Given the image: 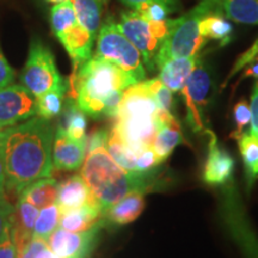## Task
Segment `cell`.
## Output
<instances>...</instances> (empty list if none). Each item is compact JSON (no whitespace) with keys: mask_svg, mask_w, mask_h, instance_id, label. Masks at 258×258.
I'll return each mask as SVG.
<instances>
[{"mask_svg":"<svg viewBox=\"0 0 258 258\" xmlns=\"http://www.w3.org/2000/svg\"><path fill=\"white\" fill-rule=\"evenodd\" d=\"M89 202H96L85 180L80 175L71 176L59 184L56 203L61 213L80 208ZM97 203V202H96ZM98 205V203H97Z\"/></svg>","mask_w":258,"mask_h":258,"instance_id":"obj_16","label":"cell"},{"mask_svg":"<svg viewBox=\"0 0 258 258\" xmlns=\"http://www.w3.org/2000/svg\"><path fill=\"white\" fill-rule=\"evenodd\" d=\"M150 172H129L112 159L106 147H99L86 153L80 176L88 184L92 198L102 208H110L133 191L144 192L150 183Z\"/></svg>","mask_w":258,"mask_h":258,"instance_id":"obj_3","label":"cell"},{"mask_svg":"<svg viewBox=\"0 0 258 258\" xmlns=\"http://www.w3.org/2000/svg\"><path fill=\"white\" fill-rule=\"evenodd\" d=\"M237 140L244 161L247 184L251 188L258 179V139L245 132Z\"/></svg>","mask_w":258,"mask_h":258,"instance_id":"obj_25","label":"cell"},{"mask_svg":"<svg viewBox=\"0 0 258 258\" xmlns=\"http://www.w3.org/2000/svg\"><path fill=\"white\" fill-rule=\"evenodd\" d=\"M54 137L50 120L40 116L0 131L5 189L19 195L31 183L51 176Z\"/></svg>","mask_w":258,"mask_h":258,"instance_id":"obj_1","label":"cell"},{"mask_svg":"<svg viewBox=\"0 0 258 258\" xmlns=\"http://www.w3.org/2000/svg\"><path fill=\"white\" fill-rule=\"evenodd\" d=\"M48 247L46 239L38 237H32L31 240L25 245L24 249L17 254V258H37L42 251Z\"/></svg>","mask_w":258,"mask_h":258,"instance_id":"obj_34","label":"cell"},{"mask_svg":"<svg viewBox=\"0 0 258 258\" xmlns=\"http://www.w3.org/2000/svg\"><path fill=\"white\" fill-rule=\"evenodd\" d=\"M121 2L123 3V4L128 5L129 8H132L133 10L140 8L141 5L148 4V3H153V2H160V3H164V4H167L175 10V11L176 9L178 8V0H121Z\"/></svg>","mask_w":258,"mask_h":258,"instance_id":"obj_40","label":"cell"},{"mask_svg":"<svg viewBox=\"0 0 258 258\" xmlns=\"http://www.w3.org/2000/svg\"><path fill=\"white\" fill-rule=\"evenodd\" d=\"M21 82L36 98L53 90H69V84L57 70L54 54L37 38L30 43Z\"/></svg>","mask_w":258,"mask_h":258,"instance_id":"obj_7","label":"cell"},{"mask_svg":"<svg viewBox=\"0 0 258 258\" xmlns=\"http://www.w3.org/2000/svg\"><path fill=\"white\" fill-rule=\"evenodd\" d=\"M14 212V206L6 199L5 191L0 192V238L3 237L6 228L11 222V215Z\"/></svg>","mask_w":258,"mask_h":258,"instance_id":"obj_35","label":"cell"},{"mask_svg":"<svg viewBox=\"0 0 258 258\" xmlns=\"http://www.w3.org/2000/svg\"><path fill=\"white\" fill-rule=\"evenodd\" d=\"M135 10L144 18L151 22H165L169 19V15L175 12V10L171 8V6L160 2L148 3V4L141 5L140 8Z\"/></svg>","mask_w":258,"mask_h":258,"instance_id":"obj_31","label":"cell"},{"mask_svg":"<svg viewBox=\"0 0 258 258\" xmlns=\"http://www.w3.org/2000/svg\"><path fill=\"white\" fill-rule=\"evenodd\" d=\"M5 191V169L4 161H3L2 151H0V192Z\"/></svg>","mask_w":258,"mask_h":258,"instance_id":"obj_42","label":"cell"},{"mask_svg":"<svg viewBox=\"0 0 258 258\" xmlns=\"http://www.w3.org/2000/svg\"><path fill=\"white\" fill-rule=\"evenodd\" d=\"M137 84L127 73L109 61L92 56L71 79L73 98L93 118H115L125 89Z\"/></svg>","mask_w":258,"mask_h":258,"instance_id":"obj_2","label":"cell"},{"mask_svg":"<svg viewBox=\"0 0 258 258\" xmlns=\"http://www.w3.org/2000/svg\"><path fill=\"white\" fill-rule=\"evenodd\" d=\"M117 24L124 36L140 51L145 67L152 72L156 69L158 51L170 31L171 19L165 22H151L144 18L137 10L132 9L121 15Z\"/></svg>","mask_w":258,"mask_h":258,"instance_id":"obj_6","label":"cell"},{"mask_svg":"<svg viewBox=\"0 0 258 258\" xmlns=\"http://www.w3.org/2000/svg\"><path fill=\"white\" fill-rule=\"evenodd\" d=\"M95 36L90 34L79 23L69 29L57 37L64 47L71 59L73 61L74 69H79L83 63L92 57V48Z\"/></svg>","mask_w":258,"mask_h":258,"instance_id":"obj_14","label":"cell"},{"mask_svg":"<svg viewBox=\"0 0 258 258\" xmlns=\"http://www.w3.org/2000/svg\"><path fill=\"white\" fill-rule=\"evenodd\" d=\"M0 258H17L16 246L11 235V222L0 238Z\"/></svg>","mask_w":258,"mask_h":258,"instance_id":"obj_36","label":"cell"},{"mask_svg":"<svg viewBox=\"0 0 258 258\" xmlns=\"http://www.w3.org/2000/svg\"><path fill=\"white\" fill-rule=\"evenodd\" d=\"M50 23L54 35L59 37L69 29L78 24L76 11H74L72 0L59 3L53 6L50 12Z\"/></svg>","mask_w":258,"mask_h":258,"instance_id":"obj_27","label":"cell"},{"mask_svg":"<svg viewBox=\"0 0 258 258\" xmlns=\"http://www.w3.org/2000/svg\"><path fill=\"white\" fill-rule=\"evenodd\" d=\"M212 12L243 24L258 25V0H206Z\"/></svg>","mask_w":258,"mask_h":258,"instance_id":"obj_18","label":"cell"},{"mask_svg":"<svg viewBox=\"0 0 258 258\" xmlns=\"http://www.w3.org/2000/svg\"><path fill=\"white\" fill-rule=\"evenodd\" d=\"M209 89L211 77L199 61L198 66L182 90L186 106V121L194 132H202L205 129L203 111L208 102Z\"/></svg>","mask_w":258,"mask_h":258,"instance_id":"obj_10","label":"cell"},{"mask_svg":"<svg viewBox=\"0 0 258 258\" xmlns=\"http://www.w3.org/2000/svg\"><path fill=\"white\" fill-rule=\"evenodd\" d=\"M211 12L208 3L200 0L198 5L182 17L171 19L169 34L156 56L157 69L166 60L173 57L198 56V53L207 41L200 31V22Z\"/></svg>","mask_w":258,"mask_h":258,"instance_id":"obj_4","label":"cell"},{"mask_svg":"<svg viewBox=\"0 0 258 258\" xmlns=\"http://www.w3.org/2000/svg\"><path fill=\"white\" fill-rule=\"evenodd\" d=\"M209 137L208 157L203 169V182L209 185H221L227 183L232 177L234 160L224 148L219 146L215 134L206 131Z\"/></svg>","mask_w":258,"mask_h":258,"instance_id":"obj_12","label":"cell"},{"mask_svg":"<svg viewBox=\"0 0 258 258\" xmlns=\"http://www.w3.org/2000/svg\"><path fill=\"white\" fill-rule=\"evenodd\" d=\"M40 209L19 198L11 215V235L17 254L34 237V227Z\"/></svg>","mask_w":258,"mask_h":258,"instance_id":"obj_13","label":"cell"},{"mask_svg":"<svg viewBox=\"0 0 258 258\" xmlns=\"http://www.w3.org/2000/svg\"><path fill=\"white\" fill-rule=\"evenodd\" d=\"M247 66L249 67L244 71L240 80L245 79V78H249V77H252V78L258 79V56L250 64H247Z\"/></svg>","mask_w":258,"mask_h":258,"instance_id":"obj_41","label":"cell"},{"mask_svg":"<svg viewBox=\"0 0 258 258\" xmlns=\"http://www.w3.org/2000/svg\"><path fill=\"white\" fill-rule=\"evenodd\" d=\"M251 134L254 138L258 139V79L252 91V96H251Z\"/></svg>","mask_w":258,"mask_h":258,"instance_id":"obj_39","label":"cell"},{"mask_svg":"<svg viewBox=\"0 0 258 258\" xmlns=\"http://www.w3.org/2000/svg\"><path fill=\"white\" fill-rule=\"evenodd\" d=\"M102 219V208L96 202H89L80 208L61 213L60 227L70 232H84L93 227Z\"/></svg>","mask_w":258,"mask_h":258,"instance_id":"obj_19","label":"cell"},{"mask_svg":"<svg viewBox=\"0 0 258 258\" xmlns=\"http://www.w3.org/2000/svg\"><path fill=\"white\" fill-rule=\"evenodd\" d=\"M199 63V56L173 57L166 60L160 66L159 78L172 92H180Z\"/></svg>","mask_w":258,"mask_h":258,"instance_id":"obj_15","label":"cell"},{"mask_svg":"<svg viewBox=\"0 0 258 258\" xmlns=\"http://www.w3.org/2000/svg\"><path fill=\"white\" fill-rule=\"evenodd\" d=\"M60 219L61 211L56 202L40 209L36 222H35L34 237L43 238L47 240L49 235L60 226Z\"/></svg>","mask_w":258,"mask_h":258,"instance_id":"obj_28","label":"cell"},{"mask_svg":"<svg viewBox=\"0 0 258 258\" xmlns=\"http://www.w3.org/2000/svg\"><path fill=\"white\" fill-rule=\"evenodd\" d=\"M86 152V137L73 139L62 128H56L53 144V165L57 170L79 169L85 160Z\"/></svg>","mask_w":258,"mask_h":258,"instance_id":"obj_11","label":"cell"},{"mask_svg":"<svg viewBox=\"0 0 258 258\" xmlns=\"http://www.w3.org/2000/svg\"><path fill=\"white\" fill-rule=\"evenodd\" d=\"M105 0H72L78 23L97 37L102 23V11Z\"/></svg>","mask_w":258,"mask_h":258,"instance_id":"obj_23","label":"cell"},{"mask_svg":"<svg viewBox=\"0 0 258 258\" xmlns=\"http://www.w3.org/2000/svg\"><path fill=\"white\" fill-rule=\"evenodd\" d=\"M86 125H88L86 114L79 108L76 99L67 102L62 110L61 122L57 127L62 128L71 138L83 139L86 137Z\"/></svg>","mask_w":258,"mask_h":258,"instance_id":"obj_24","label":"cell"},{"mask_svg":"<svg viewBox=\"0 0 258 258\" xmlns=\"http://www.w3.org/2000/svg\"><path fill=\"white\" fill-rule=\"evenodd\" d=\"M95 56L116 64L135 83L144 82L146 78V67L140 51L124 36L118 24L111 18L101 25L97 35Z\"/></svg>","mask_w":258,"mask_h":258,"instance_id":"obj_5","label":"cell"},{"mask_svg":"<svg viewBox=\"0 0 258 258\" xmlns=\"http://www.w3.org/2000/svg\"><path fill=\"white\" fill-rule=\"evenodd\" d=\"M257 56H258V38H257V41L252 44V46H251L249 49L245 51V53L241 54V55L238 57V60L235 61L233 69H232L230 74H228L227 78H226V80H225L224 88L227 85V83L230 82L231 78H233V77L238 72H239V71H241L244 67H246L247 64H250L251 62H252V61L256 59Z\"/></svg>","mask_w":258,"mask_h":258,"instance_id":"obj_33","label":"cell"},{"mask_svg":"<svg viewBox=\"0 0 258 258\" xmlns=\"http://www.w3.org/2000/svg\"><path fill=\"white\" fill-rule=\"evenodd\" d=\"M37 258H59V257H57L56 254L49 249V246H48L46 250H43L40 254H38Z\"/></svg>","mask_w":258,"mask_h":258,"instance_id":"obj_43","label":"cell"},{"mask_svg":"<svg viewBox=\"0 0 258 258\" xmlns=\"http://www.w3.org/2000/svg\"><path fill=\"white\" fill-rule=\"evenodd\" d=\"M67 89L53 90L37 98V116L51 120L62 112L63 95Z\"/></svg>","mask_w":258,"mask_h":258,"instance_id":"obj_29","label":"cell"},{"mask_svg":"<svg viewBox=\"0 0 258 258\" xmlns=\"http://www.w3.org/2000/svg\"><path fill=\"white\" fill-rule=\"evenodd\" d=\"M235 131L231 134V138L238 139L245 133L244 129L251 122V108L246 101H239L234 105L233 110Z\"/></svg>","mask_w":258,"mask_h":258,"instance_id":"obj_32","label":"cell"},{"mask_svg":"<svg viewBox=\"0 0 258 258\" xmlns=\"http://www.w3.org/2000/svg\"><path fill=\"white\" fill-rule=\"evenodd\" d=\"M106 148H108V152L110 153L112 159L121 167H123L124 170L129 171V172H138L137 160L139 154L134 152L114 131L109 133V140Z\"/></svg>","mask_w":258,"mask_h":258,"instance_id":"obj_26","label":"cell"},{"mask_svg":"<svg viewBox=\"0 0 258 258\" xmlns=\"http://www.w3.org/2000/svg\"><path fill=\"white\" fill-rule=\"evenodd\" d=\"M103 226L102 219L84 232H70L59 226L47 239L48 246L59 258H91Z\"/></svg>","mask_w":258,"mask_h":258,"instance_id":"obj_8","label":"cell"},{"mask_svg":"<svg viewBox=\"0 0 258 258\" xmlns=\"http://www.w3.org/2000/svg\"><path fill=\"white\" fill-rule=\"evenodd\" d=\"M57 191H59V183L56 182V179L46 177L29 184L27 188L22 190L19 198L30 202L38 209H42L56 202Z\"/></svg>","mask_w":258,"mask_h":258,"instance_id":"obj_21","label":"cell"},{"mask_svg":"<svg viewBox=\"0 0 258 258\" xmlns=\"http://www.w3.org/2000/svg\"><path fill=\"white\" fill-rule=\"evenodd\" d=\"M148 89L152 92V95L156 99L157 104L161 110L172 112L173 110V95L172 91L161 83L159 78L146 80Z\"/></svg>","mask_w":258,"mask_h":258,"instance_id":"obj_30","label":"cell"},{"mask_svg":"<svg viewBox=\"0 0 258 258\" xmlns=\"http://www.w3.org/2000/svg\"><path fill=\"white\" fill-rule=\"evenodd\" d=\"M183 138L180 133V127L175 116H171L167 120L160 122L159 128L154 137L152 150L159 160L163 163L172 151L182 143Z\"/></svg>","mask_w":258,"mask_h":258,"instance_id":"obj_20","label":"cell"},{"mask_svg":"<svg viewBox=\"0 0 258 258\" xmlns=\"http://www.w3.org/2000/svg\"><path fill=\"white\" fill-rule=\"evenodd\" d=\"M48 2H50V3H55V4H59V3L67 2V0H48Z\"/></svg>","mask_w":258,"mask_h":258,"instance_id":"obj_44","label":"cell"},{"mask_svg":"<svg viewBox=\"0 0 258 258\" xmlns=\"http://www.w3.org/2000/svg\"><path fill=\"white\" fill-rule=\"evenodd\" d=\"M144 192L133 191L102 213V220L114 226L127 225L137 220L145 207Z\"/></svg>","mask_w":258,"mask_h":258,"instance_id":"obj_17","label":"cell"},{"mask_svg":"<svg viewBox=\"0 0 258 258\" xmlns=\"http://www.w3.org/2000/svg\"><path fill=\"white\" fill-rule=\"evenodd\" d=\"M200 31L206 40H215L220 46H226L232 40L233 25L228 18L217 12L206 15L200 22Z\"/></svg>","mask_w":258,"mask_h":258,"instance_id":"obj_22","label":"cell"},{"mask_svg":"<svg viewBox=\"0 0 258 258\" xmlns=\"http://www.w3.org/2000/svg\"><path fill=\"white\" fill-rule=\"evenodd\" d=\"M37 115V98L24 85L0 89V129L28 121Z\"/></svg>","mask_w":258,"mask_h":258,"instance_id":"obj_9","label":"cell"},{"mask_svg":"<svg viewBox=\"0 0 258 258\" xmlns=\"http://www.w3.org/2000/svg\"><path fill=\"white\" fill-rule=\"evenodd\" d=\"M109 140V133L104 129H99V131L92 132L89 137H86V151L96 150L99 147H106Z\"/></svg>","mask_w":258,"mask_h":258,"instance_id":"obj_37","label":"cell"},{"mask_svg":"<svg viewBox=\"0 0 258 258\" xmlns=\"http://www.w3.org/2000/svg\"><path fill=\"white\" fill-rule=\"evenodd\" d=\"M15 80V71L10 66L5 56L3 55L0 50V89L8 86L10 84L14 83Z\"/></svg>","mask_w":258,"mask_h":258,"instance_id":"obj_38","label":"cell"}]
</instances>
